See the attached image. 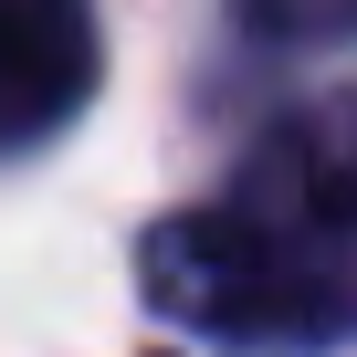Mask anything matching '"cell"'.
<instances>
[{
  "label": "cell",
  "instance_id": "1",
  "mask_svg": "<svg viewBox=\"0 0 357 357\" xmlns=\"http://www.w3.org/2000/svg\"><path fill=\"white\" fill-rule=\"evenodd\" d=\"M147 305L263 357L357 336V84L294 105L211 211L147 231Z\"/></svg>",
  "mask_w": 357,
  "mask_h": 357
},
{
  "label": "cell",
  "instance_id": "2",
  "mask_svg": "<svg viewBox=\"0 0 357 357\" xmlns=\"http://www.w3.org/2000/svg\"><path fill=\"white\" fill-rule=\"evenodd\" d=\"M95 11L84 0H0V158L43 147L95 95Z\"/></svg>",
  "mask_w": 357,
  "mask_h": 357
}]
</instances>
